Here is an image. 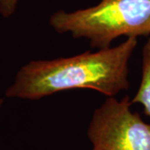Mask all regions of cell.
<instances>
[{
	"mask_svg": "<svg viewBox=\"0 0 150 150\" xmlns=\"http://www.w3.org/2000/svg\"><path fill=\"white\" fill-rule=\"evenodd\" d=\"M18 0H0V13L4 18H8L14 13Z\"/></svg>",
	"mask_w": 150,
	"mask_h": 150,
	"instance_id": "5",
	"label": "cell"
},
{
	"mask_svg": "<svg viewBox=\"0 0 150 150\" xmlns=\"http://www.w3.org/2000/svg\"><path fill=\"white\" fill-rule=\"evenodd\" d=\"M137 44V38L131 37L96 52L30 61L18 71L5 96L37 100L59 92L88 88L115 97L129 88V63Z\"/></svg>",
	"mask_w": 150,
	"mask_h": 150,
	"instance_id": "1",
	"label": "cell"
},
{
	"mask_svg": "<svg viewBox=\"0 0 150 150\" xmlns=\"http://www.w3.org/2000/svg\"><path fill=\"white\" fill-rule=\"evenodd\" d=\"M131 103L141 104L144 108L145 113L150 116V38L143 48L141 81Z\"/></svg>",
	"mask_w": 150,
	"mask_h": 150,
	"instance_id": "4",
	"label": "cell"
},
{
	"mask_svg": "<svg viewBox=\"0 0 150 150\" xmlns=\"http://www.w3.org/2000/svg\"><path fill=\"white\" fill-rule=\"evenodd\" d=\"M49 23L56 32L88 39L93 48H109L121 36L150 34V0H102L83 9L58 11Z\"/></svg>",
	"mask_w": 150,
	"mask_h": 150,
	"instance_id": "2",
	"label": "cell"
},
{
	"mask_svg": "<svg viewBox=\"0 0 150 150\" xmlns=\"http://www.w3.org/2000/svg\"><path fill=\"white\" fill-rule=\"evenodd\" d=\"M131 100L108 97L88 128L92 150H150V124L131 110Z\"/></svg>",
	"mask_w": 150,
	"mask_h": 150,
	"instance_id": "3",
	"label": "cell"
}]
</instances>
